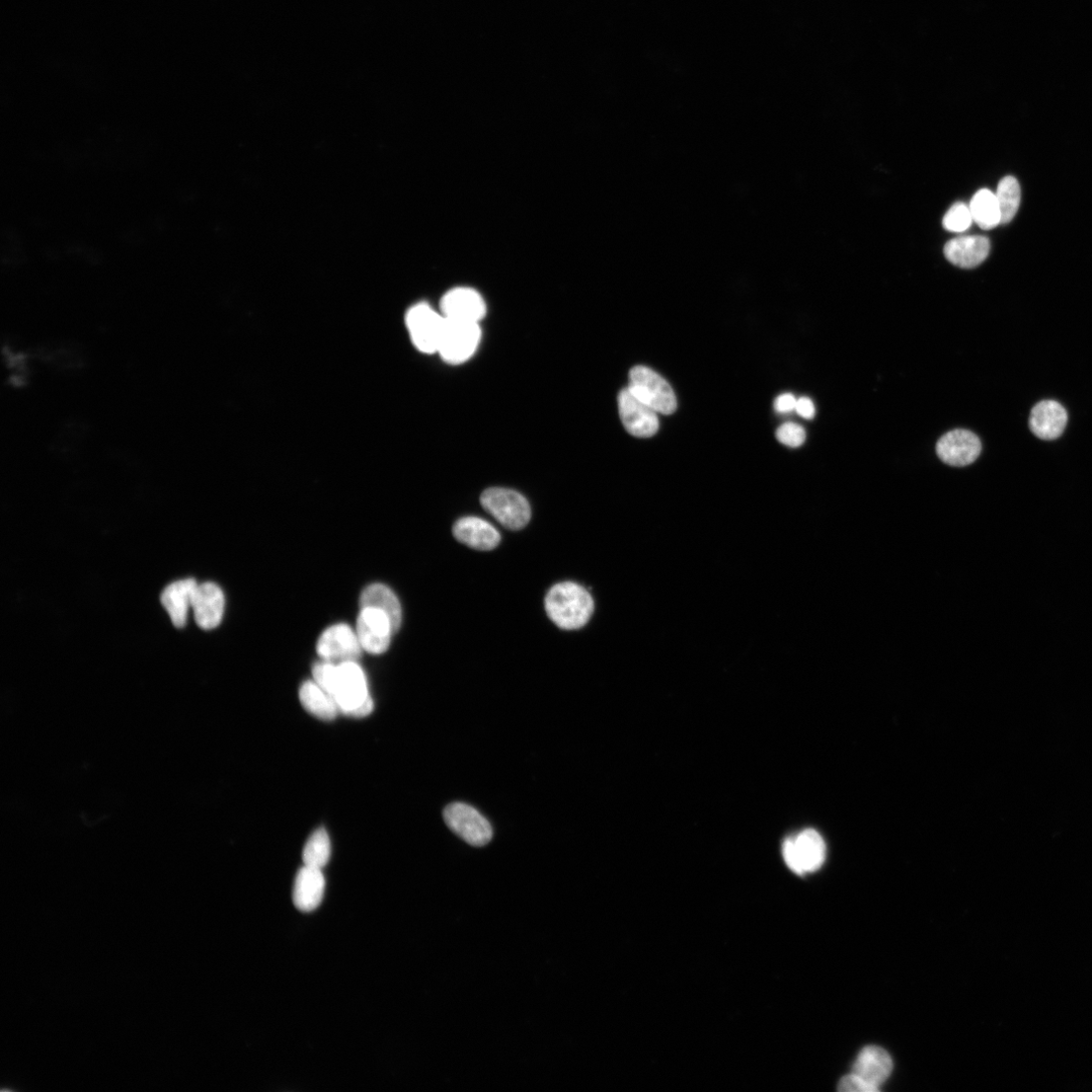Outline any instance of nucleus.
I'll return each instance as SVG.
<instances>
[{
    "label": "nucleus",
    "mask_w": 1092,
    "mask_h": 1092,
    "mask_svg": "<svg viewBox=\"0 0 1092 1092\" xmlns=\"http://www.w3.org/2000/svg\"><path fill=\"white\" fill-rule=\"evenodd\" d=\"M1001 221L1000 224H1008L1016 217L1021 204V187L1019 182L1012 177H1006L1000 181L995 194Z\"/></svg>",
    "instance_id": "25"
},
{
    "label": "nucleus",
    "mask_w": 1092,
    "mask_h": 1092,
    "mask_svg": "<svg viewBox=\"0 0 1092 1092\" xmlns=\"http://www.w3.org/2000/svg\"><path fill=\"white\" fill-rule=\"evenodd\" d=\"M395 634L391 619L376 608H361L357 618L356 635L363 651L371 655L385 653Z\"/></svg>",
    "instance_id": "9"
},
{
    "label": "nucleus",
    "mask_w": 1092,
    "mask_h": 1092,
    "mask_svg": "<svg viewBox=\"0 0 1092 1092\" xmlns=\"http://www.w3.org/2000/svg\"><path fill=\"white\" fill-rule=\"evenodd\" d=\"M825 852V842L815 829H806L798 836L788 838L784 844L785 860L799 875L819 870L824 863Z\"/></svg>",
    "instance_id": "6"
},
{
    "label": "nucleus",
    "mask_w": 1092,
    "mask_h": 1092,
    "mask_svg": "<svg viewBox=\"0 0 1092 1092\" xmlns=\"http://www.w3.org/2000/svg\"><path fill=\"white\" fill-rule=\"evenodd\" d=\"M796 411L800 416L808 420H812L816 416V407L810 398L804 397L799 399Z\"/></svg>",
    "instance_id": "31"
},
{
    "label": "nucleus",
    "mask_w": 1092,
    "mask_h": 1092,
    "mask_svg": "<svg viewBox=\"0 0 1092 1092\" xmlns=\"http://www.w3.org/2000/svg\"><path fill=\"white\" fill-rule=\"evenodd\" d=\"M325 878L321 869L303 866L296 874L292 901L303 912L315 910L322 902L325 892Z\"/></svg>",
    "instance_id": "16"
},
{
    "label": "nucleus",
    "mask_w": 1092,
    "mask_h": 1092,
    "mask_svg": "<svg viewBox=\"0 0 1092 1092\" xmlns=\"http://www.w3.org/2000/svg\"><path fill=\"white\" fill-rule=\"evenodd\" d=\"M842 1092H877L879 1087L870 1083L860 1075L851 1072L842 1077L837 1086Z\"/></svg>",
    "instance_id": "29"
},
{
    "label": "nucleus",
    "mask_w": 1092,
    "mask_h": 1092,
    "mask_svg": "<svg viewBox=\"0 0 1092 1092\" xmlns=\"http://www.w3.org/2000/svg\"><path fill=\"white\" fill-rule=\"evenodd\" d=\"M361 608H376L383 611L393 624L395 634L402 624V606L396 594L382 584H372L366 587L360 595Z\"/></svg>",
    "instance_id": "21"
},
{
    "label": "nucleus",
    "mask_w": 1092,
    "mask_h": 1092,
    "mask_svg": "<svg viewBox=\"0 0 1092 1092\" xmlns=\"http://www.w3.org/2000/svg\"><path fill=\"white\" fill-rule=\"evenodd\" d=\"M483 508L504 527L524 528L531 518V508L524 496L505 488H490L481 496Z\"/></svg>",
    "instance_id": "5"
},
{
    "label": "nucleus",
    "mask_w": 1092,
    "mask_h": 1092,
    "mask_svg": "<svg viewBox=\"0 0 1092 1092\" xmlns=\"http://www.w3.org/2000/svg\"><path fill=\"white\" fill-rule=\"evenodd\" d=\"M44 356L50 363L62 368H72L82 362L80 353L66 346L51 347Z\"/></svg>",
    "instance_id": "27"
},
{
    "label": "nucleus",
    "mask_w": 1092,
    "mask_h": 1092,
    "mask_svg": "<svg viewBox=\"0 0 1092 1092\" xmlns=\"http://www.w3.org/2000/svg\"><path fill=\"white\" fill-rule=\"evenodd\" d=\"M1067 412L1056 401L1046 400L1037 404L1030 416L1032 432L1043 440H1054L1062 435L1067 425Z\"/></svg>",
    "instance_id": "17"
},
{
    "label": "nucleus",
    "mask_w": 1092,
    "mask_h": 1092,
    "mask_svg": "<svg viewBox=\"0 0 1092 1092\" xmlns=\"http://www.w3.org/2000/svg\"><path fill=\"white\" fill-rule=\"evenodd\" d=\"M452 532L460 543L477 551H493L501 542L499 531L480 517L469 516L458 519L453 525Z\"/></svg>",
    "instance_id": "14"
},
{
    "label": "nucleus",
    "mask_w": 1092,
    "mask_h": 1092,
    "mask_svg": "<svg viewBox=\"0 0 1092 1092\" xmlns=\"http://www.w3.org/2000/svg\"><path fill=\"white\" fill-rule=\"evenodd\" d=\"M361 651L356 632L344 623L327 629L317 643L318 655L323 661L332 664L356 662Z\"/></svg>",
    "instance_id": "10"
},
{
    "label": "nucleus",
    "mask_w": 1092,
    "mask_h": 1092,
    "mask_svg": "<svg viewBox=\"0 0 1092 1092\" xmlns=\"http://www.w3.org/2000/svg\"><path fill=\"white\" fill-rule=\"evenodd\" d=\"M447 826L467 843L484 846L493 837V828L489 820L473 807L455 803L449 805L443 813Z\"/></svg>",
    "instance_id": "7"
},
{
    "label": "nucleus",
    "mask_w": 1092,
    "mask_h": 1092,
    "mask_svg": "<svg viewBox=\"0 0 1092 1092\" xmlns=\"http://www.w3.org/2000/svg\"><path fill=\"white\" fill-rule=\"evenodd\" d=\"M192 608L198 626L202 630L212 631L218 628L225 611V596L222 589L211 582L198 585Z\"/></svg>",
    "instance_id": "15"
},
{
    "label": "nucleus",
    "mask_w": 1092,
    "mask_h": 1092,
    "mask_svg": "<svg viewBox=\"0 0 1092 1092\" xmlns=\"http://www.w3.org/2000/svg\"><path fill=\"white\" fill-rule=\"evenodd\" d=\"M990 243L983 237H962L946 244L944 254L954 266L973 269L980 266L988 257Z\"/></svg>",
    "instance_id": "18"
},
{
    "label": "nucleus",
    "mask_w": 1092,
    "mask_h": 1092,
    "mask_svg": "<svg viewBox=\"0 0 1092 1092\" xmlns=\"http://www.w3.org/2000/svg\"><path fill=\"white\" fill-rule=\"evenodd\" d=\"M198 585L194 579L177 581L169 585L162 594V603L177 629L186 627Z\"/></svg>",
    "instance_id": "19"
},
{
    "label": "nucleus",
    "mask_w": 1092,
    "mask_h": 1092,
    "mask_svg": "<svg viewBox=\"0 0 1092 1092\" xmlns=\"http://www.w3.org/2000/svg\"><path fill=\"white\" fill-rule=\"evenodd\" d=\"M406 323L412 342L417 349L428 354L438 352L445 325L442 314L437 313L427 303H419L408 311Z\"/></svg>",
    "instance_id": "8"
},
{
    "label": "nucleus",
    "mask_w": 1092,
    "mask_h": 1092,
    "mask_svg": "<svg viewBox=\"0 0 1092 1092\" xmlns=\"http://www.w3.org/2000/svg\"><path fill=\"white\" fill-rule=\"evenodd\" d=\"M776 437L779 442H782L787 446L797 448L805 443L807 439V433L804 427H802L801 425L790 422L780 426L777 429Z\"/></svg>",
    "instance_id": "28"
},
{
    "label": "nucleus",
    "mask_w": 1092,
    "mask_h": 1092,
    "mask_svg": "<svg viewBox=\"0 0 1092 1092\" xmlns=\"http://www.w3.org/2000/svg\"><path fill=\"white\" fill-rule=\"evenodd\" d=\"M980 452L978 436L963 429L945 434L937 444L938 456L951 466H967L978 458Z\"/></svg>",
    "instance_id": "13"
},
{
    "label": "nucleus",
    "mask_w": 1092,
    "mask_h": 1092,
    "mask_svg": "<svg viewBox=\"0 0 1092 1092\" xmlns=\"http://www.w3.org/2000/svg\"><path fill=\"white\" fill-rule=\"evenodd\" d=\"M973 219L969 206L964 203L954 204L943 219V226L953 233H963L972 225Z\"/></svg>",
    "instance_id": "26"
},
{
    "label": "nucleus",
    "mask_w": 1092,
    "mask_h": 1092,
    "mask_svg": "<svg viewBox=\"0 0 1092 1092\" xmlns=\"http://www.w3.org/2000/svg\"><path fill=\"white\" fill-rule=\"evenodd\" d=\"M445 319L480 323L486 316L487 305L483 296L470 287H455L447 291L440 302Z\"/></svg>",
    "instance_id": "12"
},
{
    "label": "nucleus",
    "mask_w": 1092,
    "mask_h": 1092,
    "mask_svg": "<svg viewBox=\"0 0 1092 1092\" xmlns=\"http://www.w3.org/2000/svg\"><path fill=\"white\" fill-rule=\"evenodd\" d=\"M631 392L657 413L673 414L677 398L669 382L653 369L639 365L630 372Z\"/></svg>",
    "instance_id": "3"
},
{
    "label": "nucleus",
    "mask_w": 1092,
    "mask_h": 1092,
    "mask_svg": "<svg viewBox=\"0 0 1092 1092\" xmlns=\"http://www.w3.org/2000/svg\"><path fill=\"white\" fill-rule=\"evenodd\" d=\"M798 399L793 394L779 396L774 403L775 410L779 413H790L796 410Z\"/></svg>",
    "instance_id": "30"
},
{
    "label": "nucleus",
    "mask_w": 1092,
    "mask_h": 1092,
    "mask_svg": "<svg viewBox=\"0 0 1092 1092\" xmlns=\"http://www.w3.org/2000/svg\"><path fill=\"white\" fill-rule=\"evenodd\" d=\"M330 854L329 835L324 828H320L307 839L302 851V861L304 866L322 870L329 862Z\"/></svg>",
    "instance_id": "24"
},
{
    "label": "nucleus",
    "mask_w": 1092,
    "mask_h": 1092,
    "mask_svg": "<svg viewBox=\"0 0 1092 1092\" xmlns=\"http://www.w3.org/2000/svg\"><path fill=\"white\" fill-rule=\"evenodd\" d=\"M973 221L983 230L1000 224L1001 216L995 194L983 189L977 192L969 205Z\"/></svg>",
    "instance_id": "23"
},
{
    "label": "nucleus",
    "mask_w": 1092,
    "mask_h": 1092,
    "mask_svg": "<svg viewBox=\"0 0 1092 1092\" xmlns=\"http://www.w3.org/2000/svg\"><path fill=\"white\" fill-rule=\"evenodd\" d=\"M544 606L550 619L564 631H576L585 627L595 608L591 594L574 582L555 585L546 594Z\"/></svg>",
    "instance_id": "2"
},
{
    "label": "nucleus",
    "mask_w": 1092,
    "mask_h": 1092,
    "mask_svg": "<svg viewBox=\"0 0 1092 1092\" xmlns=\"http://www.w3.org/2000/svg\"><path fill=\"white\" fill-rule=\"evenodd\" d=\"M481 338L480 323L445 319L437 353L449 364H461L476 353Z\"/></svg>",
    "instance_id": "4"
},
{
    "label": "nucleus",
    "mask_w": 1092,
    "mask_h": 1092,
    "mask_svg": "<svg viewBox=\"0 0 1092 1092\" xmlns=\"http://www.w3.org/2000/svg\"><path fill=\"white\" fill-rule=\"evenodd\" d=\"M314 681L329 693L340 713L353 717H367L373 710L363 670L356 662L332 664L323 661L313 668Z\"/></svg>",
    "instance_id": "1"
},
{
    "label": "nucleus",
    "mask_w": 1092,
    "mask_h": 1092,
    "mask_svg": "<svg viewBox=\"0 0 1092 1092\" xmlns=\"http://www.w3.org/2000/svg\"><path fill=\"white\" fill-rule=\"evenodd\" d=\"M299 700L307 713L322 721H333L340 713L334 698L315 681H306L301 685Z\"/></svg>",
    "instance_id": "22"
},
{
    "label": "nucleus",
    "mask_w": 1092,
    "mask_h": 1092,
    "mask_svg": "<svg viewBox=\"0 0 1092 1092\" xmlns=\"http://www.w3.org/2000/svg\"><path fill=\"white\" fill-rule=\"evenodd\" d=\"M893 1061L888 1052L877 1046H868L857 1055L852 1072L880 1087L890 1076Z\"/></svg>",
    "instance_id": "20"
},
{
    "label": "nucleus",
    "mask_w": 1092,
    "mask_h": 1092,
    "mask_svg": "<svg viewBox=\"0 0 1092 1092\" xmlns=\"http://www.w3.org/2000/svg\"><path fill=\"white\" fill-rule=\"evenodd\" d=\"M618 409L624 427L636 437H652L659 430L657 412L639 400L629 387L618 395Z\"/></svg>",
    "instance_id": "11"
}]
</instances>
